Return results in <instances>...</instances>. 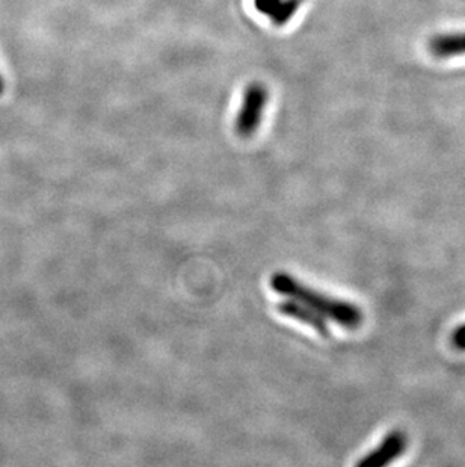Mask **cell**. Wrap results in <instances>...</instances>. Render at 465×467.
Segmentation results:
<instances>
[{"label": "cell", "instance_id": "1", "mask_svg": "<svg viewBox=\"0 0 465 467\" xmlns=\"http://www.w3.org/2000/svg\"><path fill=\"white\" fill-rule=\"evenodd\" d=\"M269 285L274 292L289 300L298 301L313 312L328 317L337 326L345 327L347 330H356L363 324V312L356 305L315 291L313 287L304 285L284 271L274 273Z\"/></svg>", "mask_w": 465, "mask_h": 467}, {"label": "cell", "instance_id": "2", "mask_svg": "<svg viewBox=\"0 0 465 467\" xmlns=\"http://www.w3.org/2000/svg\"><path fill=\"white\" fill-rule=\"evenodd\" d=\"M269 93L262 84H253L245 89L241 110L237 114L236 130L239 137L250 138L259 130L264 112L268 105Z\"/></svg>", "mask_w": 465, "mask_h": 467}, {"label": "cell", "instance_id": "3", "mask_svg": "<svg viewBox=\"0 0 465 467\" xmlns=\"http://www.w3.org/2000/svg\"><path fill=\"white\" fill-rule=\"evenodd\" d=\"M408 446V437L404 431L388 432L377 448L363 457L356 467H387L399 459Z\"/></svg>", "mask_w": 465, "mask_h": 467}, {"label": "cell", "instance_id": "4", "mask_svg": "<svg viewBox=\"0 0 465 467\" xmlns=\"http://www.w3.org/2000/svg\"><path fill=\"white\" fill-rule=\"evenodd\" d=\"M277 310L284 317H292L294 321L303 322L305 326L312 327L313 330L317 331L322 337H329L331 335L326 317L319 313L313 312L312 309H308L298 301H281L280 305H277Z\"/></svg>", "mask_w": 465, "mask_h": 467}, {"label": "cell", "instance_id": "5", "mask_svg": "<svg viewBox=\"0 0 465 467\" xmlns=\"http://www.w3.org/2000/svg\"><path fill=\"white\" fill-rule=\"evenodd\" d=\"M303 0H254L255 8L275 26H284L298 11Z\"/></svg>", "mask_w": 465, "mask_h": 467}, {"label": "cell", "instance_id": "6", "mask_svg": "<svg viewBox=\"0 0 465 467\" xmlns=\"http://www.w3.org/2000/svg\"><path fill=\"white\" fill-rule=\"evenodd\" d=\"M429 49L432 55L439 59L462 57L465 55V32L435 36L434 40L430 41Z\"/></svg>", "mask_w": 465, "mask_h": 467}, {"label": "cell", "instance_id": "7", "mask_svg": "<svg viewBox=\"0 0 465 467\" xmlns=\"http://www.w3.org/2000/svg\"><path fill=\"white\" fill-rule=\"evenodd\" d=\"M452 344L455 348L465 351V324L464 326L458 327L455 333H453Z\"/></svg>", "mask_w": 465, "mask_h": 467}, {"label": "cell", "instance_id": "8", "mask_svg": "<svg viewBox=\"0 0 465 467\" xmlns=\"http://www.w3.org/2000/svg\"><path fill=\"white\" fill-rule=\"evenodd\" d=\"M5 93V80L4 78H2V75H0V98H2V94Z\"/></svg>", "mask_w": 465, "mask_h": 467}]
</instances>
